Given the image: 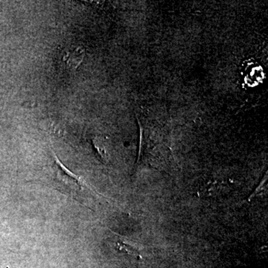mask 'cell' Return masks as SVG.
I'll list each match as a JSON object with an SVG mask.
<instances>
[{"label":"cell","mask_w":268,"mask_h":268,"mask_svg":"<svg viewBox=\"0 0 268 268\" xmlns=\"http://www.w3.org/2000/svg\"><path fill=\"white\" fill-rule=\"evenodd\" d=\"M93 145L95 149H97V151L99 152V155H101V157L104 159V160H107V151H106L105 148H104L102 142L101 141L99 138L95 139V140H93Z\"/></svg>","instance_id":"277c9868"},{"label":"cell","mask_w":268,"mask_h":268,"mask_svg":"<svg viewBox=\"0 0 268 268\" xmlns=\"http://www.w3.org/2000/svg\"><path fill=\"white\" fill-rule=\"evenodd\" d=\"M84 49L82 46L67 49L63 52L62 61L70 69H76L84 60Z\"/></svg>","instance_id":"7a4b0ae2"},{"label":"cell","mask_w":268,"mask_h":268,"mask_svg":"<svg viewBox=\"0 0 268 268\" xmlns=\"http://www.w3.org/2000/svg\"><path fill=\"white\" fill-rule=\"evenodd\" d=\"M54 160L58 168V175L59 176V180H61L64 186L69 188V193L74 192L78 194L79 192L82 191L83 188L82 182L81 179L78 178L73 173L67 169L65 166L60 162L59 158L54 155Z\"/></svg>","instance_id":"6da1fadb"},{"label":"cell","mask_w":268,"mask_h":268,"mask_svg":"<svg viewBox=\"0 0 268 268\" xmlns=\"http://www.w3.org/2000/svg\"><path fill=\"white\" fill-rule=\"evenodd\" d=\"M115 246L116 249L118 250L120 252L127 253V254L133 256V257L138 258V259L140 258L138 251L135 249V247H133V246L126 244L124 241H117L115 244Z\"/></svg>","instance_id":"3957f363"}]
</instances>
